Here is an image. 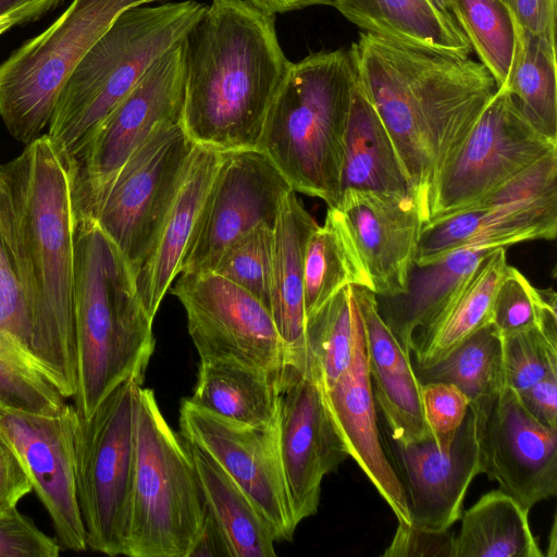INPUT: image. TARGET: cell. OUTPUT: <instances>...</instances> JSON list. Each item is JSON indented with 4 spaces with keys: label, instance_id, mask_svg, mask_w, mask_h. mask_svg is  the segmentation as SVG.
<instances>
[{
    "label": "cell",
    "instance_id": "1",
    "mask_svg": "<svg viewBox=\"0 0 557 557\" xmlns=\"http://www.w3.org/2000/svg\"><path fill=\"white\" fill-rule=\"evenodd\" d=\"M0 242L20 282L34 360L66 399L76 387L74 230L67 171L48 135L0 165Z\"/></svg>",
    "mask_w": 557,
    "mask_h": 557
},
{
    "label": "cell",
    "instance_id": "2",
    "mask_svg": "<svg viewBox=\"0 0 557 557\" xmlns=\"http://www.w3.org/2000/svg\"><path fill=\"white\" fill-rule=\"evenodd\" d=\"M357 79L381 117L428 220L444 168L497 84L481 63L361 33L349 49Z\"/></svg>",
    "mask_w": 557,
    "mask_h": 557
},
{
    "label": "cell",
    "instance_id": "3",
    "mask_svg": "<svg viewBox=\"0 0 557 557\" xmlns=\"http://www.w3.org/2000/svg\"><path fill=\"white\" fill-rule=\"evenodd\" d=\"M182 123L196 145L256 148L290 61L275 16L249 0H212L183 39Z\"/></svg>",
    "mask_w": 557,
    "mask_h": 557
},
{
    "label": "cell",
    "instance_id": "4",
    "mask_svg": "<svg viewBox=\"0 0 557 557\" xmlns=\"http://www.w3.org/2000/svg\"><path fill=\"white\" fill-rule=\"evenodd\" d=\"M74 230V327L76 387L74 407L89 418L122 382L143 384L154 350L151 319L135 275L96 220Z\"/></svg>",
    "mask_w": 557,
    "mask_h": 557
},
{
    "label": "cell",
    "instance_id": "5",
    "mask_svg": "<svg viewBox=\"0 0 557 557\" xmlns=\"http://www.w3.org/2000/svg\"><path fill=\"white\" fill-rule=\"evenodd\" d=\"M357 75L349 50L290 62L267 112L257 148L294 191L335 207L341 195L345 134Z\"/></svg>",
    "mask_w": 557,
    "mask_h": 557
},
{
    "label": "cell",
    "instance_id": "6",
    "mask_svg": "<svg viewBox=\"0 0 557 557\" xmlns=\"http://www.w3.org/2000/svg\"><path fill=\"white\" fill-rule=\"evenodd\" d=\"M206 9L196 0L169 1L134 7L116 17L64 83L48 124L47 135L64 165Z\"/></svg>",
    "mask_w": 557,
    "mask_h": 557
},
{
    "label": "cell",
    "instance_id": "7",
    "mask_svg": "<svg viewBox=\"0 0 557 557\" xmlns=\"http://www.w3.org/2000/svg\"><path fill=\"white\" fill-rule=\"evenodd\" d=\"M206 515L185 442L165 421L153 391L141 385L124 555L189 557Z\"/></svg>",
    "mask_w": 557,
    "mask_h": 557
},
{
    "label": "cell",
    "instance_id": "8",
    "mask_svg": "<svg viewBox=\"0 0 557 557\" xmlns=\"http://www.w3.org/2000/svg\"><path fill=\"white\" fill-rule=\"evenodd\" d=\"M170 0H73L42 33L0 64V116L28 145L41 136L64 83L83 57L124 11Z\"/></svg>",
    "mask_w": 557,
    "mask_h": 557
},
{
    "label": "cell",
    "instance_id": "9",
    "mask_svg": "<svg viewBox=\"0 0 557 557\" xmlns=\"http://www.w3.org/2000/svg\"><path fill=\"white\" fill-rule=\"evenodd\" d=\"M127 379L119 384L75 433L76 492L87 547L124 555L135 463L138 391Z\"/></svg>",
    "mask_w": 557,
    "mask_h": 557
},
{
    "label": "cell",
    "instance_id": "10",
    "mask_svg": "<svg viewBox=\"0 0 557 557\" xmlns=\"http://www.w3.org/2000/svg\"><path fill=\"white\" fill-rule=\"evenodd\" d=\"M183 39L154 61L64 165L70 180L73 223L95 218L120 169L160 123L182 119Z\"/></svg>",
    "mask_w": 557,
    "mask_h": 557
},
{
    "label": "cell",
    "instance_id": "11",
    "mask_svg": "<svg viewBox=\"0 0 557 557\" xmlns=\"http://www.w3.org/2000/svg\"><path fill=\"white\" fill-rule=\"evenodd\" d=\"M196 146L182 119L160 123L120 169L97 210L94 220L135 278L158 242Z\"/></svg>",
    "mask_w": 557,
    "mask_h": 557
},
{
    "label": "cell",
    "instance_id": "12",
    "mask_svg": "<svg viewBox=\"0 0 557 557\" xmlns=\"http://www.w3.org/2000/svg\"><path fill=\"white\" fill-rule=\"evenodd\" d=\"M557 234V150L475 202L424 223L416 265L466 246L509 247Z\"/></svg>",
    "mask_w": 557,
    "mask_h": 557
},
{
    "label": "cell",
    "instance_id": "13",
    "mask_svg": "<svg viewBox=\"0 0 557 557\" xmlns=\"http://www.w3.org/2000/svg\"><path fill=\"white\" fill-rule=\"evenodd\" d=\"M290 190L286 177L259 148L221 151L181 273L213 272L233 244L260 226L274 228Z\"/></svg>",
    "mask_w": 557,
    "mask_h": 557
},
{
    "label": "cell",
    "instance_id": "14",
    "mask_svg": "<svg viewBox=\"0 0 557 557\" xmlns=\"http://www.w3.org/2000/svg\"><path fill=\"white\" fill-rule=\"evenodd\" d=\"M555 150L557 140L528 121L505 87L497 88L441 173L429 220L475 202Z\"/></svg>",
    "mask_w": 557,
    "mask_h": 557
},
{
    "label": "cell",
    "instance_id": "15",
    "mask_svg": "<svg viewBox=\"0 0 557 557\" xmlns=\"http://www.w3.org/2000/svg\"><path fill=\"white\" fill-rule=\"evenodd\" d=\"M180 274L171 292L185 310L200 361H236L283 381L286 349L270 310L214 272Z\"/></svg>",
    "mask_w": 557,
    "mask_h": 557
},
{
    "label": "cell",
    "instance_id": "16",
    "mask_svg": "<svg viewBox=\"0 0 557 557\" xmlns=\"http://www.w3.org/2000/svg\"><path fill=\"white\" fill-rule=\"evenodd\" d=\"M182 437L206 450L242 486L269 523L275 541L296 527L280 454L278 422L258 428L221 417L184 398Z\"/></svg>",
    "mask_w": 557,
    "mask_h": 557
},
{
    "label": "cell",
    "instance_id": "17",
    "mask_svg": "<svg viewBox=\"0 0 557 557\" xmlns=\"http://www.w3.org/2000/svg\"><path fill=\"white\" fill-rule=\"evenodd\" d=\"M471 409V408H470ZM476 421L481 473L531 509L557 493V430L536 420L513 388L504 385Z\"/></svg>",
    "mask_w": 557,
    "mask_h": 557
},
{
    "label": "cell",
    "instance_id": "18",
    "mask_svg": "<svg viewBox=\"0 0 557 557\" xmlns=\"http://www.w3.org/2000/svg\"><path fill=\"white\" fill-rule=\"evenodd\" d=\"M377 297L407 289L421 230L428 218L413 194L346 189L327 207Z\"/></svg>",
    "mask_w": 557,
    "mask_h": 557
},
{
    "label": "cell",
    "instance_id": "19",
    "mask_svg": "<svg viewBox=\"0 0 557 557\" xmlns=\"http://www.w3.org/2000/svg\"><path fill=\"white\" fill-rule=\"evenodd\" d=\"M382 438L385 454L405 491L411 524L444 531L460 519L466 493L481 473L474 412L440 440L412 444Z\"/></svg>",
    "mask_w": 557,
    "mask_h": 557
},
{
    "label": "cell",
    "instance_id": "20",
    "mask_svg": "<svg viewBox=\"0 0 557 557\" xmlns=\"http://www.w3.org/2000/svg\"><path fill=\"white\" fill-rule=\"evenodd\" d=\"M74 405L54 413L0 407V430L15 448L59 541L69 549L87 548L76 492Z\"/></svg>",
    "mask_w": 557,
    "mask_h": 557
},
{
    "label": "cell",
    "instance_id": "21",
    "mask_svg": "<svg viewBox=\"0 0 557 557\" xmlns=\"http://www.w3.org/2000/svg\"><path fill=\"white\" fill-rule=\"evenodd\" d=\"M278 444L297 524L318 510L323 478L348 451L329 412L321 381L287 369L278 410Z\"/></svg>",
    "mask_w": 557,
    "mask_h": 557
},
{
    "label": "cell",
    "instance_id": "22",
    "mask_svg": "<svg viewBox=\"0 0 557 557\" xmlns=\"http://www.w3.org/2000/svg\"><path fill=\"white\" fill-rule=\"evenodd\" d=\"M335 428L351 457L396 516L411 524L405 491L382 445L368 370L362 319L357 325L351 359L335 383L323 388Z\"/></svg>",
    "mask_w": 557,
    "mask_h": 557
},
{
    "label": "cell",
    "instance_id": "23",
    "mask_svg": "<svg viewBox=\"0 0 557 557\" xmlns=\"http://www.w3.org/2000/svg\"><path fill=\"white\" fill-rule=\"evenodd\" d=\"M363 331L372 394L389 430L400 444H412L432 437L425 420L421 382L411 356L407 355L381 318L375 294L352 286Z\"/></svg>",
    "mask_w": 557,
    "mask_h": 557
},
{
    "label": "cell",
    "instance_id": "24",
    "mask_svg": "<svg viewBox=\"0 0 557 557\" xmlns=\"http://www.w3.org/2000/svg\"><path fill=\"white\" fill-rule=\"evenodd\" d=\"M318 223L296 191L284 198L273 228L271 314L286 349L287 368L305 371L304 260Z\"/></svg>",
    "mask_w": 557,
    "mask_h": 557
},
{
    "label": "cell",
    "instance_id": "25",
    "mask_svg": "<svg viewBox=\"0 0 557 557\" xmlns=\"http://www.w3.org/2000/svg\"><path fill=\"white\" fill-rule=\"evenodd\" d=\"M497 248L466 246L424 265L413 264L404 294L375 296L381 318L407 355L411 356L414 333L442 312L480 262Z\"/></svg>",
    "mask_w": 557,
    "mask_h": 557
},
{
    "label": "cell",
    "instance_id": "26",
    "mask_svg": "<svg viewBox=\"0 0 557 557\" xmlns=\"http://www.w3.org/2000/svg\"><path fill=\"white\" fill-rule=\"evenodd\" d=\"M220 151L197 145L186 177L166 215L158 242L136 275L140 300L151 319L181 273L196 220L214 177Z\"/></svg>",
    "mask_w": 557,
    "mask_h": 557
},
{
    "label": "cell",
    "instance_id": "27",
    "mask_svg": "<svg viewBox=\"0 0 557 557\" xmlns=\"http://www.w3.org/2000/svg\"><path fill=\"white\" fill-rule=\"evenodd\" d=\"M363 33L457 57L472 48L459 26L428 0H334L333 5Z\"/></svg>",
    "mask_w": 557,
    "mask_h": 557
},
{
    "label": "cell",
    "instance_id": "28",
    "mask_svg": "<svg viewBox=\"0 0 557 557\" xmlns=\"http://www.w3.org/2000/svg\"><path fill=\"white\" fill-rule=\"evenodd\" d=\"M506 248L485 257L442 312L412 337L416 366L428 368L446 357L460 343L491 323L498 284L507 269Z\"/></svg>",
    "mask_w": 557,
    "mask_h": 557
},
{
    "label": "cell",
    "instance_id": "29",
    "mask_svg": "<svg viewBox=\"0 0 557 557\" xmlns=\"http://www.w3.org/2000/svg\"><path fill=\"white\" fill-rule=\"evenodd\" d=\"M351 188L416 195L394 144L358 79L352 90L341 172V193Z\"/></svg>",
    "mask_w": 557,
    "mask_h": 557
},
{
    "label": "cell",
    "instance_id": "30",
    "mask_svg": "<svg viewBox=\"0 0 557 557\" xmlns=\"http://www.w3.org/2000/svg\"><path fill=\"white\" fill-rule=\"evenodd\" d=\"M184 442L196 470L207 512L222 534L230 556H275L274 534L248 494L206 450Z\"/></svg>",
    "mask_w": 557,
    "mask_h": 557
},
{
    "label": "cell",
    "instance_id": "31",
    "mask_svg": "<svg viewBox=\"0 0 557 557\" xmlns=\"http://www.w3.org/2000/svg\"><path fill=\"white\" fill-rule=\"evenodd\" d=\"M283 381L231 360L200 361L195 405L243 424L268 428L278 422Z\"/></svg>",
    "mask_w": 557,
    "mask_h": 557
},
{
    "label": "cell",
    "instance_id": "32",
    "mask_svg": "<svg viewBox=\"0 0 557 557\" xmlns=\"http://www.w3.org/2000/svg\"><path fill=\"white\" fill-rule=\"evenodd\" d=\"M529 510L500 488L484 494L462 511L454 557H543Z\"/></svg>",
    "mask_w": 557,
    "mask_h": 557
},
{
    "label": "cell",
    "instance_id": "33",
    "mask_svg": "<svg viewBox=\"0 0 557 557\" xmlns=\"http://www.w3.org/2000/svg\"><path fill=\"white\" fill-rule=\"evenodd\" d=\"M419 381L446 382L456 385L478 409L506 385L503 373L502 336L487 323L446 357L428 368L413 367Z\"/></svg>",
    "mask_w": 557,
    "mask_h": 557
},
{
    "label": "cell",
    "instance_id": "34",
    "mask_svg": "<svg viewBox=\"0 0 557 557\" xmlns=\"http://www.w3.org/2000/svg\"><path fill=\"white\" fill-rule=\"evenodd\" d=\"M506 89L528 121L557 140V79L555 39L522 27L511 77Z\"/></svg>",
    "mask_w": 557,
    "mask_h": 557
},
{
    "label": "cell",
    "instance_id": "35",
    "mask_svg": "<svg viewBox=\"0 0 557 557\" xmlns=\"http://www.w3.org/2000/svg\"><path fill=\"white\" fill-rule=\"evenodd\" d=\"M360 311L352 286H346L306 318V366L302 373L331 387L348 367Z\"/></svg>",
    "mask_w": 557,
    "mask_h": 557
},
{
    "label": "cell",
    "instance_id": "36",
    "mask_svg": "<svg viewBox=\"0 0 557 557\" xmlns=\"http://www.w3.org/2000/svg\"><path fill=\"white\" fill-rule=\"evenodd\" d=\"M455 21L497 88L507 87L521 26L509 0H449Z\"/></svg>",
    "mask_w": 557,
    "mask_h": 557
},
{
    "label": "cell",
    "instance_id": "37",
    "mask_svg": "<svg viewBox=\"0 0 557 557\" xmlns=\"http://www.w3.org/2000/svg\"><path fill=\"white\" fill-rule=\"evenodd\" d=\"M346 286L369 289V283L348 240L327 211L324 223L310 234L304 260L306 318Z\"/></svg>",
    "mask_w": 557,
    "mask_h": 557
},
{
    "label": "cell",
    "instance_id": "38",
    "mask_svg": "<svg viewBox=\"0 0 557 557\" xmlns=\"http://www.w3.org/2000/svg\"><path fill=\"white\" fill-rule=\"evenodd\" d=\"M502 348L505 384L522 393L557 370V315L502 336Z\"/></svg>",
    "mask_w": 557,
    "mask_h": 557
},
{
    "label": "cell",
    "instance_id": "39",
    "mask_svg": "<svg viewBox=\"0 0 557 557\" xmlns=\"http://www.w3.org/2000/svg\"><path fill=\"white\" fill-rule=\"evenodd\" d=\"M65 404V398L30 358L0 342V407L54 413Z\"/></svg>",
    "mask_w": 557,
    "mask_h": 557
},
{
    "label": "cell",
    "instance_id": "40",
    "mask_svg": "<svg viewBox=\"0 0 557 557\" xmlns=\"http://www.w3.org/2000/svg\"><path fill=\"white\" fill-rule=\"evenodd\" d=\"M556 294L534 287L516 268L507 265L492 306L491 323L500 336L527 330L557 315Z\"/></svg>",
    "mask_w": 557,
    "mask_h": 557
},
{
    "label": "cell",
    "instance_id": "41",
    "mask_svg": "<svg viewBox=\"0 0 557 557\" xmlns=\"http://www.w3.org/2000/svg\"><path fill=\"white\" fill-rule=\"evenodd\" d=\"M272 255L273 228L260 226L228 247L213 272L243 287L271 310Z\"/></svg>",
    "mask_w": 557,
    "mask_h": 557
},
{
    "label": "cell",
    "instance_id": "42",
    "mask_svg": "<svg viewBox=\"0 0 557 557\" xmlns=\"http://www.w3.org/2000/svg\"><path fill=\"white\" fill-rule=\"evenodd\" d=\"M0 342L14 347L36 363L30 351V327L23 292L1 242Z\"/></svg>",
    "mask_w": 557,
    "mask_h": 557
},
{
    "label": "cell",
    "instance_id": "43",
    "mask_svg": "<svg viewBox=\"0 0 557 557\" xmlns=\"http://www.w3.org/2000/svg\"><path fill=\"white\" fill-rule=\"evenodd\" d=\"M59 543L17 507L0 510V557H57Z\"/></svg>",
    "mask_w": 557,
    "mask_h": 557
},
{
    "label": "cell",
    "instance_id": "44",
    "mask_svg": "<svg viewBox=\"0 0 557 557\" xmlns=\"http://www.w3.org/2000/svg\"><path fill=\"white\" fill-rule=\"evenodd\" d=\"M421 392L424 417L433 437L440 440L454 434L469 411L468 397L446 382L423 383Z\"/></svg>",
    "mask_w": 557,
    "mask_h": 557
},
{
    "label": "cell",
    "instance_id": "45",
    "mask_svg": "<svg viewBox=\"0 0 557 557\" xmlns=\"http://www.w3.org/2000/svg\"><path fill=\"white\" fill-rule=\"evenodd\" d=\"M454 534L398 523L384 557H454Z\"/></svg>",
    "mask_w": 557,
    "mask_h": 557
},
{
    "label": "cell",
    "instance_id": "46",
    "mask_svg": "<svg viewBox=\"0 0 557 557\" xmlns=\"http://www.w3.org/2000/svg\"><path fill=\"white\" fill-rule=\"evenodd\" d=\"M32 490L21 457L0 430V510L15 507Z\"/></svg>",
    "mask_w": 557,
    "mask_h": 557
},
{
    "label": "cell",
    "instance_id": "47",
    "mask_svg": "<svg viewBox=\"0 0 557 557\" xmlns=\"http://www.w3.org/2000/svg\"><path fill=\"white\" fill-rule=\"evenodd\" d=\"M529 412L544 425L557 430V370L522 393H518Z\"/></svg>",
    "mask_w": 557,
    "mask_h": 557
},
{
    "label": "cell",
    "instance_id": "48",
    "mask_svg": "<svg viewBox=\"0 0 557 557\" xmlns=\"http://www.w3.org/2000/svg\"><path fill=\"white\" fill-rule=\"evenodd\" d=\"M519 25L527 32L555 39L557 0H509Z\"/></svg>",
    "mask_w": 557,
    "mask_h": 557
},
{
    "label": "cell",
    "instance_id": "49",
    "mask_svg": "<svg viewBox=\"0 0 557 557\" xmlns=\"http://www.w3.org/2000/svg\"><path fill=\"white\" fill-rule=\"evenodd\" d=\"M63 0H0V35L13 26L38 20Z\"/></svg>",
    "mask_w": 557,
    "mask_h": 557
},
{
    "label": "cell",
    "instance_id": "50",
    "mask_svg": "<svg viewBox=\"0 0 557 557\" xmlns=\"http://www.w3.org/2000/svg\"><path fill=\"white\" fill-rule=\"evenodd\" d=\"M190 556H230L227 545L208 512Z\"/></svg>",
    "mask_w": 557,
    "mask_h": 557
},
{
    "label": "cell",
    "instance_id": "51",
    "mask_svg": "<svg viewBox=\"0 0 557 557\" xmlns=\"http://www.w3.org/2000/svg\"><path fill=\"white\" fill-rule=\"evenodd\" d=\"M256 8L268 15L287 13L312 5H333L334 0H249Z\"/></svg>",
    "mask_w": 557,
    "mask_h": 557
},
{
    "label": "cell",
    "instance_id": "52",
    "mask_svg": "<svg viewBox=\"0 0 557 557\" xmlns=\"http://www.w3.org/2000/svg\"><path fill=\"white\" fill-rule=\"evenodd\" d=\"M442 15L450 21H455L449 0H428ZM457 24V23H456Z\"/></svg>",
    "mask_w": 557,
    "mask_h": 557
},
{
    "label": "cell",
    "instance_id": "53",
    "mask_svg": "<svg viewBox=\"0 0 557 557\" xmlns=\"http://www.w3.org/2000/svg\"><path fill=\"white\" fill-rule=\"evenodd\" d=\"M550 543H552V545H549L548 548H550L553 550L552 556H555L556 555V523H555V521L552 527Z\"/></svg>",
    "mask_w": 557,
    "mask_h": 557
}]
</instances>
